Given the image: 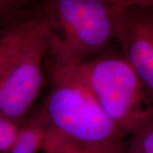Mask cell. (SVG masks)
<instances>
[{"mask_svg":"<svg viewBox=\"0 0 153 153\" xmlns=\"http://www.w3.org/2000/svg\"><path fill=\"white\" fill-rule=\"evenodd\" d=\"M48 94L35 115L44 153H125L127 137L99 105L76 63L49 53Z\"/></svg>","mask_w":153,"mask_h":153,"instance_id":"6da1fadb","label":"cell"},{"mask_svg":"<svg viewBox=\"0 0 153 153\" xmlns=\"http://www.w3.org/2000/svg\"><path fill=\"white\" fill-rule=\"evenodd\" d=\"M47 27L49 53L74 63L102 54L116 44L119 8L105 0H38Z\"/></svg>","mask_w":153,"mask_h":153,"instance_id":"7a4b0ae2","label":"cell"},{"mask_svg":"<svg viewBox=\"0 0 153 153\" xmlns=\"http://www.w3.org/2000/svg\"><path fill=\"white\" fill-rule=\"evenodd\" d=\"M76 67L99 105L127 138L152 115L142 82L118 47L113 45Z\"/></svg>","mask_w":153,"mask_h":153,"instance_id":"3957f363","label":"cell"},{"mask_svg":"<svg viewBox=\"0 0 153 153\" xmlns=\"http://www.w3.org/2000/svg\"><path fill=\"white\" fill-rule=\"evenodd\" d=\"M20 22L19 42L0 79V115L22 124L44 87L49 39L38 15Z\"/></svg>","mask_w":153,"mask_h":153,"instance_id":"277c9868","label":"cell"},{"mask_svg":"<svg viewBox=\"0 0 153 153\" xmlns=\"http://www.w3.org/2000/svg\"><path fill=\"white\" fill-rule=\"evenodd\" d=\"M116 43L153 105V8L120 9Z\"/></svg>","mask_w":153,"mask_h":153,"instance_id":"5b68a950","label":"cell"},{"mask_svg":"<svg viewBox=\"0 0 153 153\" xmlns=\"http://www.w3.org/2000/svg\"><path fill=\"white\" fill-rule=\"evenodd\" d=\"M42 134L34 113L22 123L21 133L10 153H38L41 151Z\"/></svg>","mask_w":153,"mask_h":153,"instance_id":"8992f818","label":"cell"},{"mask_svg":"<svg viewBox=\"0 0 153 153\" xmlns=\"http://www.w3.org/2000/svg\"><path fill=\"white\" fill-rule=\"evenodd\" d=\"M125 153H153V113L127 138Z\"/></svg>","mask_w":153,"mask_h":153,"instance_id":"52a82bcc","label":"cell"},{"mask_svg":"<svg viewBox=\"0 0 153 153\" xmlns=\"http://www.w3.org/2000/svg\"><path fill=\"white\" fill-rule=\"evenodd\" d=\"M20 35V22L13 24L0 34V79L16 50Z\"/></svg>","mask_w":153,"mask_h":153,"instance_id":"ba28073f","label":"cell"},{"mask_svg":"<svg viewBox=\"0 0 153 153\" xmlns=\"http://www.w3.org/2000/svg\"><path fill=\"white\" fill-rule=\"evenodd\" d=\"M22 126L0 115V153H10L19 137Z\"/></svg>","mask_w":153,"mask_h":153,"instance_id":"9c48e42d","label":"cell"},{"mask_svg":"<svg viewBox=\"0 0 153 153\" xmlns=\"http://www.w3.org/2000/svg\"><path fill=\"white\" fill-rule=\"evenodd\" d=\"M111 5L119 9L130 7H148L153 8V0H105Z\"/></svg>","mask_w":153,"mask_h":153,"instance_id":"30bf717a","label":"cell"},{"mask_svg":"<svg viewBox=\"0 0 153 153\" xmlns=\"http://www.w3.org/2000/svg\"><path fill=\"white\" fill-rule=\"evenodd\" d=\"M34 3V0H0V17L20 7Z\"/></svg>","mask_w":153,"mask_h":153,"instance_id":"8fae6325","label":"cell"},{"mask_svg":"<svg viewBox=\"0 0 153 153\" xmlns=\"http://www.w3.org/2000/svg\"><path fill=\"white\" fill-rule=\"evenodd\" d=\"M38 0H34V2H38Z\"/></svg>","mask_w":153,"mask_h":153,"instance_id":"7c38bea8","label":"cell"}]
</instances>
